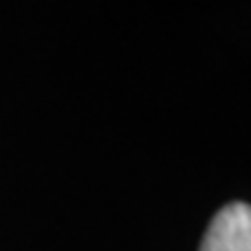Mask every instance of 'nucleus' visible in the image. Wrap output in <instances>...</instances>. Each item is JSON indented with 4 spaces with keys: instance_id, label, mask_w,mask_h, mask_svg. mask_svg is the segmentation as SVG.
<instances>
[{
    "instance_id": "1",
    "label": "nucleus",
    "mask_w": 251,
    "mask_h": 251,
    "mask_svg": "<svg viewBox=\"0 0 251 251\" xmlns=\"http://www.w3.org/2000/svg\"><path fill=\"white\" fill-rule=\"evenodd\" d=\"M200 251H251V207L247 202H230L219 209Z\"/></svg>"
}]
</instances>
